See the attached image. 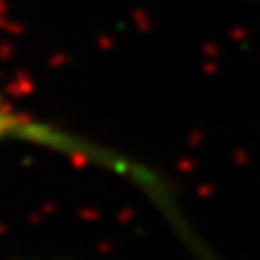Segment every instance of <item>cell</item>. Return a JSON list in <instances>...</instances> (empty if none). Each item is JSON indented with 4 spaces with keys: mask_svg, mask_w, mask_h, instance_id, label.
I'll return each mask as SVG.
<instances>
[{
    "mask_svg": "<svg viewBox=\"0 0 260 260\" xmlns=\"http://www.w3.org/2000/svg\"><path fill=\"white\" fill-rule=\"evenodd\" d=\"M8 140H19V142H34L41 147H51V149H60L65 154H82V157L94 159L96 164L109 167L118 174H128L135 176L138 181H145V186L152 190V186L157 183V178H152L147 171H140V169L130 167L128 161H123L121 157H113L111 152H106L102 147H94L84 140L75 138L70 133L53 128L48 123L34 121L31 116L19 113L15 106H10L3 96H0V142H8Z\"/></svg>",
    "mask_w": 260,
    "mask_h": 260,
    "instance_id": "cell-1",
    "label": "cell"
}]
</instances>
